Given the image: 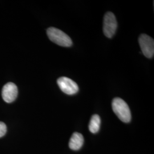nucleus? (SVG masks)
I'll use <instances>...</instances> for the list:
<instances>
[{
	"instance_id": "423d86ee",
	"label": "nucleus",
	"mask_w": 154,
	"mask_h": 154,
	"mask_svg": "<svg viewBox=\"0 0 154 154\" xmlns=\"http://www.w3.org/2000/svg\"><path fill=\"white\" fill-rule=\"evenodd\" d=\"M18 95V88L13 83L9 82L5 84L2 90V97L6 103L14 102Z\"/></svg>"
},
{
	"instance_id": "20e7f679",
	"label": "nucleus",
	"mask_w": 154,
	"mask_h": 154,
	"mask_svg": "<svg viewBox=\"0 0 154 154\" xmlns=\"http://www.w3.org/2000/svg\"><path fill=\"white\" fill-rule=\"evenodd\" d=\"M139 43L143 54L148 58H152L154 54V41L148 35L142 34L139 38Z\"/></svg>"
},
{
	"instance_id": "0eeeda50",
	"label": "nucleus",
	"mask_w": 154,
	"mask_h": 154,
	"mask_svg": "<svg viewBox=\"0 0 154 154\" xmlns=\"http://www.w3.org/2000/svg\"><path fill=\"white\" fill-rule=\"evenodd\" d=\"M84 138L82 135L79 132H74L70 139L69 146L72 150H78L82 147Z\"/></svg>"
},
{
	"instance_id": "1a4fd4ad",
	"label": "nucleus",
	"mask_w": 154,
	"mask_h": 154,
	"mask_svg": "<svg viewBox=\"0 0 154 154\" xmlns=\"http://www.w3.org/2000/svg\"><path fill=\"white\" fill-rule=\"evenodd\" d=\"M6 131L7 128L5 124L2 122H0V138L4 137L5 135Z\"/></svg>"
},
{
	"instance_id": "39448f33",
	"label": "nucleus",
	"mask_w": 154,
	"mask_h": 154,
	"mask_svg": "<svg viewBox=\"0 0 154 154\" xmlns=\"http://www.w3.org/2000/svg\"><path fill=\"white\" fill-rule=\"evenodd\" d=\"M57 84L61 90L67 95H74L79 91L76 83L67 77H62L58 79Z\"/></svg>"
},
{
	"instance_id": "f03ea898",
	"label": "nucleus",
	"mask_w": 154,
	"mask_h": 154,
	"mask_svg": "<svg viewBox=\"0 0 154 154\" xmlns=\"http://www.w3.org/2000/svg\"><path fill=\"white\" fill-rule=\"evenodd\" d=\"M47 34L50 40L58 45L63 47H70L72 45L70 37L57 28H48Z\"/></svg>"
},
{
	"instance_id": "7ed1b4c3",
	"label": "nucleus",
	"mask_w": 154,
	"mask_h": 154,
	"mask_svg": "<svg viewBox=\"0 0 154 154\" xmlns=\"http://www.w3.org/2000/svg\"><path fill=\"white\" fill-rule=\"evenodd\" d=\"M117 25L115 15L112 12H107L103 19V33L105 36L111 38L116 33Z\"/></svg>"
},
{
	"instance_id": "6e6552de",
	"label": "nucleus",
	"mask_w": 154,
	"mask_h": 154,
	"mask_svg": "<svg viewBox=\"0 0 154 154\" xmlns=\"http://www.w3.org/2000/svg\"><path fill=\"white\" fill-rule=\"evenodd\" d=\"M100 118L98 115L95 114L92 116L88 125L90 131L93 134L98 132L100 129Z\"/></svg>"
},
{
	"instance_id": "f257e3e1",
	"label": "nucleus",
	"mask_w": 154,
	"mask_h": 154,
	"mask_svg": "<svg viewBox=\"0 0 154 154\" xmlns=\"http://www.w3.org/2000/svg\"><path fill=\"white\" fill-rule=\"evenodd\" d=\"M113 111L118 118L124 123H129L131 119V114L126 102L120 98H116L112 102Z\"/></svg>"
}]
</instances>
